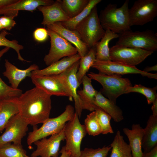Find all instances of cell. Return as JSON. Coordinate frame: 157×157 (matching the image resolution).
<instances>
[{"label": "cell", "mask_w": 157, "mask_h": 157, "mask_svg": "<svg viewBox=\"0 0 157 157\" xmlns=\"http://www.w3.org/2000/svg\"><path fill=\"white\" fill-rule=\"evenodd\" d=\"M75 112L73 118L67 122L63 129L66 144L65 149L73 157H79L81 153L82 140L87 132L84 125L82 124Z\"/></svg>", "instance_id": "8"}, {"label": "cell", "mask_w": 157, "mask_h": 157, "mask_svg": "<svg viewBox=\"0 0 157 157\" xmlns=\"http://www.w3.org/2000/svg\"><path fill=\"white\" fill-rule=\"evenodd\" d=\"M75 30L89 49L94 47L101 39L105 31L100 23L97 6L77 25Z\"/></svg>", "instance_id": "5"}, {"label": "cell", "mask_w": 157, "mask_h": 157, "mask_svg": "<svg viewBox=\"0 0 157 157\" xmlns=\"http://www.w3.org/2000/svg\"><path fill=\"white\" fill-rule=\"evenodd\" d=\"M35 40L38 42L45 41L49 36L47 29L44 28H38L36 29L33 33Z\"/></svg>", "instance_id": "39"}, {"label": "cell", "mask_w": 157, "mask_h": 157, "mask_svg": "<svg viewBox=\"0 0 157 157\" xmlns=\"http://www.w3.org/2000/svg\"><path fill=\"white\" fill-rule=\"evenodd\" d=\"M91 80L88 76L85 75L82 80L83 88L77 91V94L82 102L83 110L92 112L95 110L96 107L94 101L97 91L92 86Z\"/></svg>", "instance_id": "23"}, {"label": "cell", "mask_w": 157, "mask_h": 157, "mask_svg": "<svg viewBox=\"0 0 157 157\" xmlns=\"http://www.w3.org/2000/svg\"><path fill=\"white\" fill-rule=\"evenodd\" d=\"M3 29L1 24L0 22V31H2Z\"/></svg>", "instance_id": "46"}, {"label": "cell", "mask_w": 157, "mask_h": 157, "mask_svg": "<svg viewBox=\"0 0 157 157\" xmlns=\"http://www.w3.org/2000/svg\"><path fill=\"white\" fill-rule=\"evenodd\" d=\"M75 112L74 107L68 104L61 114L56 117L49 118L39 128L37 125L33 126V130L28 133L27 139L29 148H31L32 144L37 140L61 132L66 123L73 118Z\"/></svg>", "instance_id": "3"}, {"label": "cell", "mask_w": 157, "mask_h": 157, "mask_svg": "<svg viewBox=\"0 0 157 157\" xmlns=\"http://www.w3.org/2000/svg\"><path fill=\"white\" fill-rule=\"evenodd\" d=\"M81 58L77 53L75 55L64 57L46 68L33 71L31 75L43 76L56 75L60 74L66 71L73 64L79 61Z\"/></svg>", "instance_id": "20"}, {"label": "cell", "mask_w": 157, "mask_h": 157, "mask_svg": "<svg viewBox=\"0 0 157 157\" xmlns=\"http://www.w3.org/2000/svg\"><path fill=\"white\" fill-rule=\"evenodd\" d=\"M84 125L87 133L89 135L95 136L101 133V128L95 110L87 115L84 120Z\"/></svg>", "instance_id": "33"}, {"label": "cell", "mask_w": 157, "mask_h": 157, "mask_svg": "<svg viewBox=\"0 0 157 157\" xmlns=\"http://www.w3.org/2000/svg\"><path fill=\"white\" fill-rule=\"evenodd\" d=\"M10 49V48L9 47H5L3 49L0 50V60L3 55L7 52Z\"/></svg>", "instance_id": "45"}, {"label": "cell", "mask_w": 157, "mask_h": 157, "mask_svg": "<svg viewBox=\"0 0 157 157\" xmlns=\"http://www.w3.org/2000/svg\"><path fill=\"white\" fill-rule=\"evenodd\" d=\"M14 18L6 15L0 17V22L3 28L5 30H10L16 24Z\"/></svg>", "instance_id": "38"}, {"label": "cell", "mask_w": 157, "mask_h": 157, "mask_svg": "<svg viewBox=\"0 0 157 157\" xmlns=\"http://www.w3.org/2000/svg\"><path fill=\"white\" fill-rule=\"evenodd\" d=\"M5 70L3 74L8 80L11 86L15 89H18L20 83L26 77H31L32 71L39 69L38 65L33 64L25 69H21L7 59L5 60Z\"/></svg>", "instance_id": "17"}, {"label": "cell", "mask_w": 157, "mask_h": 157, "mask_svg": "<svg viewBox=\"0 0 157 157\" xmlns=\"http://www.w3.org/2000/svg\"><path fill=\"white\" fill-rule=\"evenodd\" d=\"M28 125L19 113L12 117L0 136V148L9 143L21 144L22 139L28 130Z\"/></svg>", "instance_id": "13"}, {"label": "cell", "mask_w": 157, "mask_h": 157, "mask_svg": "<svg viewBox=\"0 0 157 157\" xmlns=\"http://www.w3.org/2000/svg\"><path fill=\"white\" fill-rule=\"evenodd\" d=\"M92 67L99 72L108 75H124L139 74L150 78L157 79V74L147 72L137 68L135 66L126 65L112 60H101L96 59Z\"/></svg>", "instance_id": "12"}, {"label": "cell", "mask_w": 157, "mask_h": 157, "mask_svg": "<svg viewBox=\"0 0 157 157\" xmlns=\"http://www.w3.org/2000/svg\"><path fill=\"white\" fill-rule=\"evenodd\" d=\"M0 157H33L26 154L21 144L9 143L0 148Z\"/></svg>", "instance_id": "31"}, {"label": "cell", "mask_w": 157, "mask_h": 157, "mask_svg": "<svg viewBox=\"0 0 157 157\" xmlns=\"http://www.w3.org/2000/svg\"><path fill=\"white\" fill-rule=\"evenodd\" d=\"M129 0H126L119 8L116 4L109 3L101 10L99 19L105 31L109 30L119 35L131 30L129 17Z\"/></svg>", "instance_id": "2"}, {"label": "cell", "mask_w": 157, "mask_h": 157, "mask_svg": "<svg viewBox=\"0 0 157 157\" xmlns=\"http://www.w3.org/2000/svg\"><path fill=\"white\" fill-rule=\"evenodd\" d=\"M51 96L36 87L26 91L17 98L19 114L28 125L43 123L49 118Z\"/></svg>", "instance_id": "1"}, {"label": "cell", "mask_w": 157, "mask_h": 157, "mask_svg": "<svg viewBox=\"0 0 157 157\" xmlns=\"http://www.w3.org/2000/svg\"><path fill=\"white\" fill-rule=\"evenodd\" d=\"M55 1L52 0H18L16 2L7 6L0 10V15L17 17L19 10L33 12L40 6L51 5Z\"/></svg>", "instance_id": "15"}, {"label": "cell", "mask_w": 157, "mask_h": 157, "mask_svg": "<svg viewBox=\"0 0 157 157\" xmlns=\"http://www.w3.org/2000/svg\"><path fill=\"white\" fill-rule=\"evenodd\" d=\"M18 0H0V10L5 7L13 3Z\"/></svg>", "instance_id": "41"}, {"label": "cell", "mask_w": 157, "mask_h": 157, "mask_svg": "<svg viewBox=\"0 0 157 157\" xmlns=\"http://www.w3.org/2000/svg\"><path fill=\"white\" fill-rule=\"evenodd\" d=\"M1 102H2V101H0V108L1 105Z\"/></svg>", "instance_id": "47"}, {"label": "cell", "mask_w": 157, "mask_h": 157, "mask_svg": "<svg viewBox=\"0 0 157 157\" xmlns=\"http://www.w3.org/2000/svg\"><path fill=\"white\" fill-rule=\"evenodd\" d=\"M142 157H157V146L148 152H143Z\"/></svg>", "instance_id": "40"}, {"label": "cell", "mask_w": 157, "mask_h": 157, "mask_svg": "<svg viewBox=\"0 0 157 157\" xmlns=\"http://www.w3.org/2000/svg\"><path fill=\"white\" fill-rule=\"evenodd\" d=\"M18 98L2 101L0 108V133L11 118L19 112Z\"/></svg>", "instance_id": "25"}, {"label": "cell", "mask_w": 157, "mask_h": 157, "mask_svg": "<svg viewBox=\"0 0 157 157\" xmlns=\"http://www.w3.org/2000/svg\"><path fill=\"white\" fill-rule=\"evenodd\" d=\"M96 59V50L94 47L89 49L85 56L81 57L76 73L77 78L80 84L82 83L83 78L92 67Z\"/></svg>", "instance_id": "28"}, {"label": "cell", "mask_w": 157, "mask_h": 157, "mask_svg": "<svg viewBox=\"0 0 157 157\" xmlns=\"http://www.w3.org/2000/svg\"><path fill=\"white\" fill-rule=\"evenodd\" d=\"M89 0H60L63 10L71 19L80 13L88 4Z\"/></svg>", "instance_id": "29"}, {"label": "cell", "mask_w": 157, "mask_h": 157, "mask_svg": "<svg viewBox=\"0 0 157 157\" xmlns=\"http://www.w3.org/2000/svg\"><path fill=\"white\" fill-rule=\"evenodd\" d=\"M50 39V48L48 53L44 58L46 65L49 66L62 58L78 53L76 48L57 33L47 28Z\"/></svg>", "instance_id": "9"}, {"label": "cell", "mask_w": 157, "mask_h": 157, "mask_svg": "<svg viewBox=\"0 0 157 157\" xmlns=\"http://www.w3.org/2000/svg\"><path fill=\"white\" fill-rule=\"evenodd\" d=\"M144 129L142 146L146 153L157 146V116H150Z\"/></svg>", "instance_id": "24"}, {"label": "cell", "mask_w": 157, "mask_h": 157, "mask_svg": "<svg viewBox=\"0 0 157 157\" xmlns=\"http://www.w3.org/2000/svg\"><path fill=\"white\" fill-rule=\"evenodd\" d=\"M88 76L92 80H95L102 85L101 93L113 102L116 103L117 98L126 94L127 89L132 86L128 78H123L121 75L106 74L100 72H90Z\"/></svg>", "instance_id": "4"}, {"label": "cell", "mask_w": 157, "mask_h": 157, "mask_svg": "<svg viewBox=\"0 0 157 157\" xmlns=\"http://www.w3.org/2000/svg\"><path fill=\"white\" fill-rule=\"evenodd\" d=\"M130 26H142L153 21L157 16V0H138L129 8Z\"/></svg>", "instance_id": "10"}, {"label": "cell", "mask_w": 157, "mask_h": 157, "mask_svg": "<svg viewBox=\"0 0 157 157\" xmlns=\"http://www.w3.org/2000/svg\"><path fill=\"white\" fill-rule=\"evenodd\" d=\"M65 140L63 129L58 133L45 138L34 142L36 149L31 154L33 157H57L61 142Z\"/></svg>", "instance_id": "14"}, {"label": "cell", "mask_w": 157, "mask_h": 157, "mask_svg": "<svg viewBox=\"0 0 157 157\" xmlns=\"http://www.w3.org/2000/svg\"><path fill=\"white\" fill-rule=\"evenodd\" d=\"M79 60L76 62L62 73L64 76L74 102L75 111L80 118L83 110L82 102L77 94V89L80 84L76 76Z\"/></svg>", "instance_id": "19"}, {"label": "cell", "mask_w": 157, "mask_h": 157, "mask_svg": "<svg viewBox=\"0 0 157 157\" xmlns=\"http://www.w3.org/2000/svg\"><path fill=\"white\" fill-rule=\"evenodd\" d=\"M152 104L151 108L152 111V115L154 116H157V100L154 101Z\"/></svg>", "instance_id": "43"}, {"label": "cell", "mask_w": 157, "mask_h": 157, "mask_svg": "<svg viewBox=\"0 0 157 157\" xmlns=\"http://www.w3.org/2000/svg\"><path fill=\"white\" fill-rule=\"evenodd\" d=\"M119 35L109 30L105 31V34L94 47L96 59L101 60H111L110 55L109 44L112 40L118 38Z\"/></svg>", "instance_id": "26"}, {"label": "cell", "mask_w": 157, "mask_h": 157, "mask_svg": "<svg viewBox=\"0 0 157 157\" xmlns=\"http://www.w3.org/2000/svg\"><path fill=\"white\" fill-rule=\"evenodd\" d=\"M47 28L54 31L76 48L78 53L81 57L85 56L89 49L82 41L75 30H69L64 27L60 22H56L46 26Z\"/></svg>", "instance_id": "16"}, {"label": "cell", "mask_w": 157, "mask_h": 157, "mask_svg": "<svg viewBox=\"0 0 157 157\" xmlns=\"http://www.w3.org/2000/svg\"><path fill=\"white\" fill-rule=\"evenodd\" d=\"M115 44L154 52L157 50V34L149 29L143 31H129L119 35Z\"/></svg>", "instance_id": "6"}, {"label": "cell", "mask_w": 157, "mask_h": 157, "mask_svg": "<svg viewBox=\"0 0 157 157\" xmlns=\"http://www.w3.org/2000/svg\"><path fill=\"white\" fill-rule=\"evenodd\" d=\"M157 89L156 86L150 88L141 84H135L128 88L126 94L132 92L141 94L146 97L148 104H150L157 100Z\"/></svg>", "instance_id": "32"}, {"label": "cell", "mask_w": 157, "mask_h": 157, "mask_svg": "<svg viewBox=\"0 0 157 157\" xmlns=\"http://www.w3.org/2000/svg\"><path fill=\"white\" fill-rule=\"evenodd\" d=\"M153 53L142 49L116 44L110 49L111 60L132 66L139 64Z\"/></svg>", "instance_id": "11"}, {"label": "cell", "mask_w": 157, "mask_h": 157, "mask_svg": "<svg viewBox=\"0 0 157 157\" xmlns=\"http://www.w3.org/2000/svg\"><path fill=\"white\" fill-rule=\"evenodd\" d=\"M111 149L110 145L95 149L86 148L81 151L79 157H106Z\"/></svg>", "instance_id": "37"}, {"label": "cell", "mask_w": 157, "mask_h": 157, "mask_svg": "<svg viewBox=\"0 0 157 157\" xmlns=\"http://www.w3.org/2000/svg\"><path fill=\"white\" fill-rule=\"evenodd\" d=\"M37 9L42 14L43 19L41 24L44 26L70 19L62 8L60 0H56L51 5L40 6Z\"/></svg>", "instance_id": "18"}, {"label": "cell", "mask_w": 157, "mask_h": 157, "mask_svg": "<svg viewBox=\"0 0 157 157\" xmlns=\"http://www.w3.org/2000/svg\"><path fill=\"white\" fill-rule=\"evenodd\" d=\"M95 106L109 114L116 122H119L124 118L122 109L115 104L105 97L101 91H97L94 101Z\"/></svg>", "instance_id": "22"}, {"label": "cell", "mask_w": 157, "mask_h": 157, "mask_svg": "<svg viewBox=\"0 0 157 157\" xmlns=\"http://www.w3.org/2000/svg\"><path fill=\"white\" fill-rule=\"evenodd\" d=\"M59 153L61 154L59 157H73L71 153L65 149L64 146L62 148Z\"/></svg>", "instance_id": "42"}, {"label": "cell", "mask_w": 157, "mask_h": 157, "mask_svg": "<svg viewBox=\"0 0 157 157\" xmlns=\"http://www.w3.org/2000/svg\"><path fill=\"white\" fill-rule=\"evenodd\" d=\"M95 111L101 129V133H112L113 131L110 124L111 117L102 109L96 106Z\"/></svg>", "instance_id": "35"}, {"label": "cell", "mask_w": 157, "mask_h": 157, "mask_svg": "<svg viewBox=\"0 0 157 157\" xmlns=\"http://www.w3.org/2000/svg\"><path fill=\"white\" fill-rule=\"evenodd\" d=\"M22 93L21 90L8 85L0 77V101L18 98Z\"/></svg>", "instance_id": "36"}, {"label": "cell", "mask_w": 157, "mask_h": 157, "mask_svg": "<svg viewBox=\"0 0 157 157\" xmlns=\"http://www.w3.org/2000/svg\"><path fill=\"white\" fill-rule=\"evenodd\" d=\"M10 34L4 29L1 31L0 33V46H4L13 49L17 53L18 60L22 61L29 62L23 58L20 54V51L23 49L24 47L19 44L16 40H10L6 38V36Z\"/></svg>", "instance_id": "34"}, {"label": "cell", "mask_w": 157, "mask_h": 157, "mask_svg": "<svg viewBox=\"0 0 157 157\" xmlns=\"http://www.w3.org/2000/svg\"><path fill=\"white\" fill-rule=\"evenodd\" d=\"M101 1V0H89L86 6L78 15L67 21L60 22L61 24L69 30H75L77 25L85 18L92 9Z\"/></svg>", "instance_id": "30"}, {"label": "cell", "mask_w": 157, "mask_h": 157, "mask_svg": "<svg viewBox=\"0 0 157 157\" xmlns=\"http://www.w3.org/2000/svg\"><path fill=\"white\" fill-rule=\"evenodd\" d=\"M33 83L51 96H66L73 98L65 78L62 73L58 75L31 76Z\"/></svg>", "instance_id": "7"}, {"label": "cell", "mask_w": 157, "mask_h": 157, "mask_svg": "<svg viewBox=\"0 0 157 157\" xmlns=\"http://www.w3.org/2000/svg\"><path fill=\"white\" fill-rule=\"evenodd\" d=\"M110 146L111 151L110 157H132L130 146L125 141L119 130L117 132Z\"/></svg>", "instance_id": "27"}, {"label": "cell", "mask_w": 157, "mask_h": 157, "mask_svg": "<svg viewBox=\"0 0 157 157\" xmlns=\"http://www.w3.org/2000/svg\"><path fill=\"white\" fill-rule=\"evenodd\" d=\"M123 131L129 141L132 157H142V141L144 134V129L139 124H133L131 129L125 127Z\"/></svg>", "instance_id": "21"}, {"label": "cell", "mask_w": 157, "mask_h": 157, "mask_svg": "<svg viewBox=\"0 0 157 157\" xmlns=\"http://www.w3.org/2000/svg\"><path fill=\"white\" fill-rule=\"evenodd\" d=\"M157 65H154L151 66H147L143 69V71L149 72L151 71H157Z\"/></svg>", "instance_id": "44"}]
</instances>
